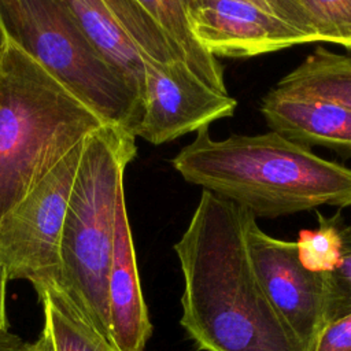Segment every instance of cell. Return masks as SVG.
<instances>
[{
  "mask_svg": "<svg viewBox=\"0 0 351 351\" xmlns=\"http://www.w3.org/2000/svg\"><path fill=\"white\" fill-rule=\"evenodd\" d=\"M250 211L203 191L174 244L184 277L180 324L202 351H306L250 258Z\"/></svg>",
  "mask_w": 351,
  "mask_h": 351,
  "instance_id": "6da1fadb",
  "label": "cell"
},
{
  "mask_svg": "<svg viewBox=\"0 0 351 351\" xmlns=\"http://www.w3.org/2000/svg\"><path fill=\"white\" fill-rule=\"evenodd\" d=\"M189 184L248 210L277 218L321 206L351 207V169L270 130L214 140L208 128L171 159Z\"/></svg>",
  "mask_w": 351,
  "mask_h": 351,
  "instance_id": "7a4b0ae2",
  "label": "cell"
},
{
  "mask_svg": "<svg viewBox=\"0 0 351 351\" xmlns=\"http://www.w3.org/2000/svg\"><path fill=\"white\" fill-rule=\"evenodd\" d=\"M106 125L15 45L0 60V221Z\"/></svg>",
  "mask_w": 351,
  "mask_h": 351,
  "instance_id": "3957f363",
  "label": "cell"
},
{
  "mask_svg": "<svg viewBox=\"0 0 351 351\" xmlns=\"http://www.w3.org/2000/svg\"><path fill=\"white\" fill-rule=\"evenodd\" d=\"M136 152V137L115 125L106 123L86 137L60 239L56 281L110 340L107 280L115 219L125 200V170Z\"/></svg>",
  "mask_w": 351,
  "mask_h": 351,
  "instance_id": "277c9868",
  "label": "cell"
},
{
  "mask_svg": "<svg viewBox=\"0 0 351 351\" xmlns=\"http://www.w3.org/2000/svg\"><path fill=\"white\" fill-rule=\"evenodd\" d=\"M0 25L10 44L104 123L134 136L143 117L141 101L92 47L63 0H0Z\"/></svg>",
  "mask_w": 351,
  "mask_h": 351,
  "instance_id": "5b68a950",
  "label": "cell"
},
{
  "mask_svg": "<svg viewBox=\"0 0 351 351\" xmlns=\"http://www.w3.org/2000/svg\"><path fill=\"white\" fill-rule=\"evenodd\" d=\"M84 143L0 221V261L10 280H26L36 288L59 278L62 230Z\"/></svg>",
  "mask_w": 351,
  "mask_h": 351,
  "instance_id": "8992f818",
  "label": "cell"
},
{
  "mask_svg": "<svg viewBox=\"0 0 351 351\" xmlns=\"http://www.w3.org/2000/svg\"><path fill=\"white\" fill-rule=\"evenodd\" d=\"M250 258L265 292L306 351H311L325 326L328 271L308 269L296 241L263 232L250 213L245 223Z\"/></svg>",
  "mask_w": 351,
  "mask_h": 351,
  "instance_id": "52a82bcc",
  "label": "cell"
},
{
  "mask_svg": "<svg viewBox=\"0 0 351 351\" xmlns=\"http://www.w3.org/2000/svg\"><path fill=\"white\" fill-rule=\"evenodd\" d=\"M143 60L144 108L136 137L158 145L234 114L237 100L208 86L182 60L167 64L149 58Z\"/></svg>",
  "mask_w": 351,
  "mask_h": 351,
  "instance_id": "ba28073f",
  "label": "cell"
},
{
  "mask_svg": "<svg viewBox=\"0 0 351 351\" xmlns=\"http://www.w3.org/2000/svg\"><path fill=\"white\" fill-rule=\"evenodd\" d=\"M193 36L215 58H250L313 43L289 22L241 0H185Z\"/></svg>",
  "mask_w": 351,
  "mask_h": 351,
  "instance_id": "9c48e42d",
  "label": "cell"
},
{
  "mask_svg": "<svg viewBox=\"0 0 351 351\" xmlns=\"http://www.w3.org/2000/svg\"><path fill=\"white\" fill-rule=\"evenodd\" d=\"M107 300L110 336L115 347L119 351H144L152 324L141 291L125 200L117 211Z\"/></svg>",
  "mask_w": 351,
  "mask_h": 351,
  "instance_id": "30bf717a",
  "label": "cell"
},
{
  "mask_svg": "<svg viewBox=\"0 0 351 351\" xmlns=\"http://www.w3.org/2000/svg\"><path fill=\"white\" fill-rule=\"evenodd\" d=\"M271 130L302 144L351 156V108L337 101L271 89L261 103Z\"/></svg>",
  "mask_w": 351,
  "mask_h": 351,
  "instance_id": "8fae6325",
  "label": "cell"
},
{
  "mask_svg": "<svg viewBox=\"0 0 351 351\" xmlns=\"http://www.w3.org/2000/svg\"><path fill=\"white\" fill-rule=\"evenodd\" d=\"M97 53L144 103V60L103 0H63ZM144 108V106H143Z\"/></svg>",
  "mask_w": 351,
  "mask_h": 351,
  "instance_id": "7c38bea8",
  "label": "cell"
},
{
  "mask_svg": "<svg viewBox=\"0 0 351 351\" xmlns=\"http://www.w3.org/2000/svg\"><path fill=\"white\" fill-rule=\"evenodd\" d=\"M44 310L53 351H119L85 317L70 295L53 280L34 288Z\"/></svg>",
  "mask_w": 351,
  "mask_h": 351,
  "instance_id": "4fadbf2b",
  "label": "cell"
},
{
  "mask_svg": "<svg viewBox=\"0 0 351 351\" xmlns=\"http://www.w3.org/2000/svg\"><path fill=\"white\" fill-rule=\"evenodd\" d=\"M274 89L315 96L351 108V56L318 47Z\"/></svg>",
  "mask_w": 351,
  "mask_h": 351,
  "instance_id": "5bb4252c",
  "label": "cell"
},
{
  "mask_svg": "<svg viewBox=\"0 0 351 351\" xmlns=\"http://www.w3.org/2000/svg\"><path fill=\"white\" fill-rule=\"evenodd\" d=\"M162 26L182 62L203 82L221 93H228L223 67L193 36L185 0H137Z\"/></svg>",
  "mask_w": 351,
  "mask_h": 351,
  "instance_id": "9a60e30c",
  "label": "cell"
},
{
  "mask_svg": "<svg viewBox=\"0 0 351 351\" xmlns=\"http://www.w3.org/2000/svg\"><path fill=\"white\" fill-rule=\"evenodd\" d=\"M103 1L143 58L162 64L182 60L166 32L137 0Z\"/></svg>",
  "mask_w": 351,
  "mask_h": 351,
  "instance_id": "2e32d148",
  "label": "cell"
},
{
  "mask_svg": "<svg viewBox=\"0 0 351 351\" xmlns=\"http://www.w3.org/2000/svg\"><path fill=\"white\" fill-rule=\"evenodd\" d=\"M307 14L319 41L351 49V0H295Z\"/></svg>",
  "mask_w": 351,
  "mask_h": 351,
  "instance_id": "e0dca14e",
  "label": "cell"
},
{
  "mask_svg": "<svg viewBox=\"0 0 351 351\" xmlns=\"http://www.w3.org/2000/svg\"><path fill=\"white\" fill-rule=\"evenodd\" d=\"M326 282L325 325L351 313V225L340 228L339 256Z\"/></svg>",
  "mask_w": 351,
  "mask_h": 351,
  "instance_id": "ac0fdd59",
  "label": "cell"
},
{
  "mask_svg": "<svg viewBox=\"0 0 351 351\" xmlns=\"http://www.w3.org/2000/svg\"><path fill=\"white\" fill-rule=\"evenodd\" d=\"M318 228L315 230H303L299 234L298 247L303 263L317 271L330 270L339 256L340 215L326 218L318 214Z\"/></svg>",
  "mask_w": 351,
  "mask_h": 351,
  "instance_id": "d6986e66",
  "label": "cell"
},
{
  "mask_svg": "<svg viewBox=\"0 0 351 351\" xmlns=\"http://www.w3.org/2000/svg\"><path fill=\"white\" fill-rule=\"evenodd\" d=\"M241 1H247L263 8L265 11L300 29L307 36H310L313 41H319L307 14L302 8V5H299L295 0H241Z\"/></svg>",
  "mask_w": 351,
  "mask_h": 351,
  "instance_id": "ffe728a7",
  "label": "cell"
},
{
  "mask_svg": "<svg viewBox=\"0 0 351 351\" xmlns=\"http://www.w3.org/2000/svg\"><path fill=\"white\" fill-rule=\"evenodd\" d=\"M311 351H351V313L325 325Z\"/></svg>",
  "mask_w": 351,
  "mask_h": 351,
  "instance_id": "44dd1931",
  "label": "cell"
},
{
  "mask_svg": "<svg viewBox=\"0 0 351 351\" xmlns=\"http://www.w3.org/2000/svg\"><path fill=\"white\" fill-rule=\"evenodd\" d=\"M10 281L4 263L0 261V333H5L10 330L7 313H5V292L7 282Z\"/></svg>",
  "mask_w": 351,
  "mask_h": 351,
  "instance_id": "7402d4cb",
  "label": "cell"
},
{
  "mask_svg": "<svg viewBox=\"0 0 351 351\" xmlns=\"http://www.w3.org/2000/svg\"><path fill=\"white\" fill-rule=\"evenodd\" d=\"M22 351H53L52 340L48 329L44 326L38 339L34 343H26Z\"/></svg>",
  "mask_w": 351,
  "mask_h": 351,
  "instance_id": "603a6c76",
  "label": "cell"
},
{
  "mask_svg": "<svg viewBox=\"0 0 351 351\" xmlns=\"http://www.w3.org/2000/svg\"><path fill=\"white\" fill-rule=\"evenodd\" d=\"M25 341L12 332L0 333V351H22Z\"/></svg>",
  "mask_w": 351,
  "mask_h": 351,
  "instance_id": "cb8c5ba5",
  "label": "cell"
},
{
  "mask_svg": "<svg viewBox=\"0 0 351 351\" xmlns=\"http://www.w3.org/2000/svg\"><path fill=\"white\" fill-rule=\"evenodd\" d=\"M7 45H8V40H7V37H5L4 32H3L1 25H0V60L3 58V53H4L5 48H7Z\"/></svg>",
  "mask_w": 351,
  "mask_h": 351,
  "instance_id": "d4e9b609",
  "label": "cell"
}]
</instances>
